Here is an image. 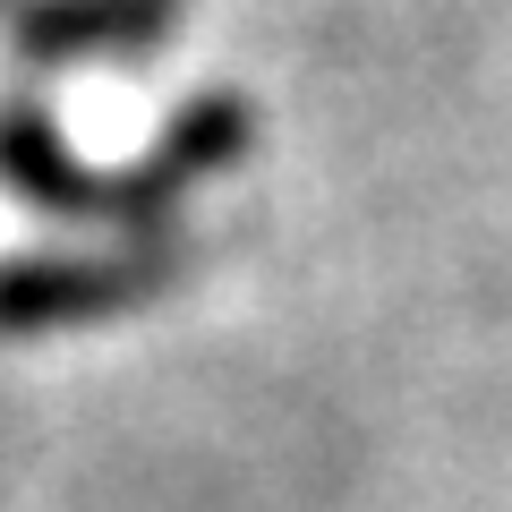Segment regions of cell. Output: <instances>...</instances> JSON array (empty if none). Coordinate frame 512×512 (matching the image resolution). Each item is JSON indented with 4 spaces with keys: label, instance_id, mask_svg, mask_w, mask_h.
I'll use <instances>...</instances> for the list:
<instances>
[{
    "label": "cell",
    "instance_id": "1",
    "mask_svg": "<svg viewBox=\"0 0 512 512\" xmlns=\"http://www.w3.org/2000/svg\"><path fill=\"white\" fill-rule=\"evenodd\" d=\"M256 137V111L248 94H197L163 120L137 163L120 171H94L69 154L60 120L43 103H0V188L18 205L52 222H86V231H111V239H146V231H171L180 205L197 197L214 171H231Z\"/></svg>",
    "mask_w": 512,
    "mask_h": 512
},
{
    "label": "cell",
    "instance_id": "2",
    "mask_svg": "<svg viewBox=\"0 0 512 512\" xmlns=\"http://www.w3.org/2000/svg\"><path fill=\"white\" fill-rule=\"evenodd\" d=\"M197 265V239L146 231V239H103V248H35V256H0V333H60L94 325V316H128L163 299L171 282Z\"/></svg>",
    "mask_w": 512,
    "mask_h": 512
},
{
    "label": "cell",
    "instance_id": "3",
    "mask_svg": "<svg viewBox=\"0 0 512 512\" xmlns=\"http://www.w3.org/2000/svg\"><path fill=\"white\" fill-rule=\"evenodd\" d=\"M0 35L26 69H69V60H137L180 35V0H9Z\"/></svg>",
    "mask_w": 512,
    "mask_h": 512
},
{
    "label": "cell",
    "instance_id": "4",
    "mask_svg": "<svg viewBox=\"0 0 512 512\" xmlns=\"http://www.w3.org/2000/svg\"><path fill=\"white\" fill-rule=\"evenodd\" d=\"M0 9H9V0H0Z\"/></svg>",
    "mask_w": 512,
    "mask_h": 512
}]
</instances>
